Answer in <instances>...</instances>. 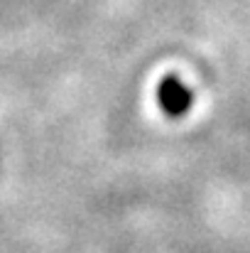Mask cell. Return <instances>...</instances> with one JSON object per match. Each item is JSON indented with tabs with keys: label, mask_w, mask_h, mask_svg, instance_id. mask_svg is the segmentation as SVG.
Segmentation results:
<instances>
[{
	"label": "cell",
	"mask_w": 250,
	"mask_h": 253,
	"mask_svg": "<svg viewBox=\"0 0 250 253\" xmlns=\"http://www.w3.org/2000/svg\"><path fill=\"white\" fill-rule=\"evenodd\" d=\"M157 103L167 118H172V121L184 118L194 106V91L177 74H169L157 84Z\"/></svg>",
	"instance_id": "6da1fadb"
}]
</instances>
